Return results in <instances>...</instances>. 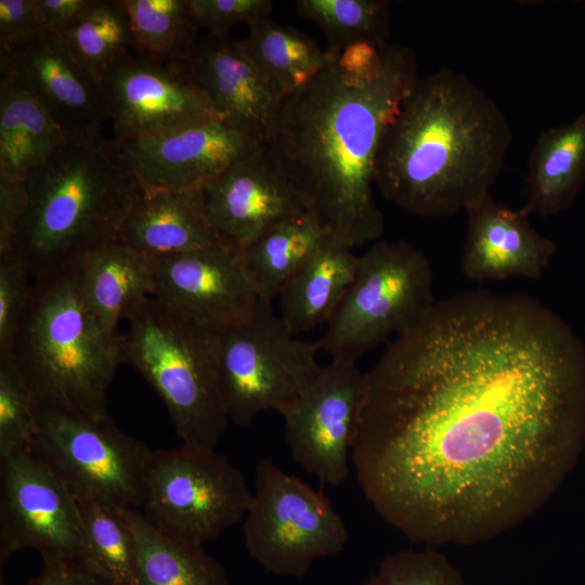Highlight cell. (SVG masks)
<instances>
[{
	"label": "cell",
	"mask_w": 585,
	"mask_h": 585,
	"mask_svg": "<svg viewBox=\"0 0 585 585\" xmlns=\"http://www.w3.org/2000/svg\"><path fill=\"white\" fill-rule=\"evenodd\" d=\"M584 446V344L533 297L472 290L435 302L364 372L351 460L410 542L469 546L536 514Z\"/></svg>",
	"instance_id": "cell-1"
},
{
	"label": "cell",
	"mask_w": 585,
	"mask_h": 585,
	"mask_svg": "<svg viewBox=\"0 0 585 585\" xmlns=\"http://www.w3.org/2000/svg\"><path fill=\"white\" fill-rule=\"evenodd\" d=\"M417 73L410 47H348L283 98L265 142L306 211L351 248L385 231L374 196L376 158Z\"/></svg>",
	"instance_id": "cell-2"
},
{
	"label": "cell",
	"mask_w": 585,
	"mask_h": 585,
	"mask_svg": "<svg viewBox=\"0 0 585 585\" xmlns=\"http://www.w3.org/2000/svg\"><path fill=\"white\" fill-rule=\"evenodd\" d=\"M511 142L503 109L467 75L418 76L382 135L375 186L420 218L466 212L491 195Z\"/></svg>",
	"instance_id": "cell-3"
},
{
	"label": "cell",
	"mask_w": 585,
	"mask_h": 585,
	"mask_svg": "<svg viewBox=\"0 0 585 585\" xmlns=\"http://www.w3.org/2000/svg\"><path fill=\"white\" fill-rule=\"evenodd\" d=\"M28 206L11 252L32 280L117 242L143 188L106 142L65 141L26 178Z\"/></svg>",
	"instance_id": "cell-4"
},
{
	"label": "cell",
	"mask_w": 585,
	"mask_h": 585,
	"mask_svg": "<svg viewBox=\"0 0 585 585\" xmlns=\"http://www.w3.org/2000/svg\"><path fill=\"white\" fill-rule=\"evenodd\" d=\"M8 354L36 408L106 415L108 387L121 361L120 335L95 318L80 292L76 265L32 280Z\"/></svg>",
	"instance_id": "cell-5"
},
{
	"label": "cell",
	"mask_w": 585,
	"mask_h": 585,
	"mask_svg": "<svg viewBox=\"0 0 585 585\" xmlns=\"http://www.w3.org/2000/svg\"><path fill=\"white\" fill-rule=\"evenodd\" d=\"M121 361L164 401L182 445L214 448L225 431L217 329L146 298L126 317Z\"/></svg>",
	"instance_id": "cell-6"
},
{
	"label": "cell",
	"mask_w": 585,
	"mask_h": 585,
	"mask_svg": "<svg viewBox=\"0 0 585 585\" xmlns=\"http://www.w3.org/2000/svg\"><path fill=\"white\" fill-rule=\"evenodd\" d=\"M434 303L426 255L403 239L376 242L358 256L353 281L318 339L321 350L356 363L416 327Z\"/></svg>",
	"instance_id": "cell-7"
},
{
	"label": "cell",
	"mask_w": 585,
	"mask_h": 585,
	"mask_svg": "<svg viewBox=\"0 0 585 585\" xmlns=\"http://www.w3.org/2000/svg\"><path fill=\"white\" fill-rule=\"evenodd\" d=\"M217 334L221 400L229 421L238 426L263 412L286 414L321 366L318 340L297 338L264 298Z\"/></svg>",
	"instance_id": "cell-8"
},
{
	"label": "cell",
	"mask_w": 585,
	"mask_h": 585,
	"mask_svg": "<svg viewBox=\"0 0 585 585\" xmlns=\"http://www.w3.org/2000/svg\"><path fill=\"white\" fill-rule=\"evenodd\" d=\"M252 492L214 448L153 450L138 508L158 530L202 545L244 520Z\"/></svg>",
	"instance_id": "cell-9"
},
{
	"label": "cell",
	"mask_w": 585,
	"mask_h": 585,
	"mask_svg": "<svg viewBox=\"0 0 585 585\" xmlns=\"http://www.w3.org/2000/svg\"><path fill=\"white\" fill-rule=\"evenodd\" d=\"M243 534L262 569L294 578L303 577L317 559L339 554L349 540L330 499L269 458L256 465Z\"/></svg>",
	"instance_id": "cell-10"
},
{
	"label": "cell",
	"mask_w": 585,
	"mask_h": 585,
	"mask_svg": "<svg viewBox=\"0 0 585 585\" xmlns=\"http://www.w3.org/2000/svg\"><path fill=\"white\" fill-rule=\"evenodd\" d=\"M29 450L78 502L139 508L153 450L120 430L108 414L89 416L36 408Z\"/></svg>",
	"instance_id": "cell-11"
},
{
	"label": "cell",
	"mask_w": 585,
	"mask_h": 585,
	"mask_svg": "<svg viewBox=\"0 0 585 585\" xmlns=\"http://www.w3.org/2000/svg\"><path fill=\"white\" fill-rule=\"evenodd\" d=\"M81 536L78 500L29 447L0 458V566L31 548L42 560L76 561Z\"/></svg>",
	"instance_id": "cell-12"
},
{
	"label": "cell",
	"mask_w": 585,
	"mask_h": 585,
	"mask_svg": "<svg viewBox=\"0 0 585 585\" xmlns=\"http://www.w3.org/2000/svg\"><path fill=\"white\" fill-rule=\"evenodd\" d=\"M364 392V372L355 362L321 365L283 415L291 458L321 484L342 485Z\"/></svg>",
	"instance_id": "cell-13"
},
{
	"label": "cell",
	"mask_w": 585,
	"mask_h": 585,
	"mask_svg": "<svg viewBox=\"0 0 585 585\" xmlns=\"http://www.w3.org/2000/svg\"><path fill=\"white\" fill-rule=\"evenodd\" d=\"M262 144L218 116L106 142L144 192L200 190Z\"/></svg>",
	"instance_id": "cell-14"
},
{
	"label": "cell",
	"mask_w": 585,
	"mask_h": 585,
	"mask_svg": "<svg viewBox=\"0 0 585 585\" xmlns=\"http://www.w3.org/2000/svg\"><path fill=\"white\" fill-rule=\"evenodd\" d=\"M29 93L68 141L102 144L108 120L101 84L75 60L62 37L41 31L24 42L0 46V87Z\"/></svg>",
	"instance_id": "cell-15"
},
{
	"label": "cell",
	"mask_w": 585,
	"mask_h": 585,
	"mask_svg": "<svg viewBox=\"0 0 585 585\" xmlns=\"http://www.w3.org/2000/svg\"><path fill=\"white\" fill-rule=\"evenodd\" d=\"M100 84L114 139L155 133L218 116L182 63H161L129 52Z\"/></svg>",
	"instance_id": "cell-16"
},
{
	"label": "cell",
	"mask_w": 585,
	"mask_h": 585,
	"mask_svg": "<svg viewBox=\"0 0 585 585\" xmlns=\"http://www.w3.org/2000/svg\"><path fill=\"white\" fill-rule=\"evenodd\" d=\"M154 261L153 297L216 329L247 317L261 298L242 249L231 244Z\"/></svg>",
	"instance_id": "cell-17"
},
{
	"label": "cell",
	"mask_w": 585,
	"mask_h": 585,
	"mask_svg": "<svg viewBox=\"0 0 585 585\" xmlns=\"http://www.w3.org/2000/svg\"><path fill=\"white\" fill-rule=\"evenodd\" d=\"M200 194L217 235L240 249L281 220L307 212L265 144L204 185Z\"/></svg>",
	"instance_id": "cell-18"
},
{
	"label": "cell",
	"mask_w": 585,
	"mask_h": 585,
	"mask_svg": "<svg viewBox=\"0 0 585 585\" xmlns=\"http://www.w3.org/2000/svg\"><path fill=\"white\" fill-rule=\"evenodd\" d=\"M217 115L265 144L283 94L261 74L229 34H207L182 63Z\"/></svg>",
	"instance_id": "cell-19"
},
{
	"label": "cell",
	"mask_w": 585,
	"mask_h": 585,
	"mask_svg": "<svg viewBox=\"0 0 585 585\" xmlns=\"http://www.w3.org/2000/svg\"><path fill=\"white\" fill-rule=\"evenodd\" d=\"M466 213L461 270L468 280H538L544 274L557 247L533 227L521 208H508L489 195Z\"/></svg>",
	"instance_id": "cell-20"
},
{
	"label": "cell",
	"mask_w": 585,
	"mask_h": 585,
	"mask_svg": "<svg viewBox=\"0 0 585 585\" xmlns=\"http://www.w3.org/2000/svg\"><path fill=\"white\" fill-rule=\"evenodd\" d=\"M117 242L153 260L222 243L208 222L200 190L143 191Z\"/></svg>",
	"instance_id": "cell-21"
},
{
	"label": "cell",
	"mask_w": 585,
	"mask_h": 585,
	"mask_svg": "<svg viewBox=\"0 0 585 585\" xmlns=\"http://www.w3.org/2000/svg\"><path fill=\"white\" fill-rule=\"evenodd\" d=\"M80 292L109 333L155 291V261L121 243L100 246L76 263Z\"/></svg>",
	"instance_id": "cell-22"
},
{
	"label": "cell",
	"mask_w": 585,
	"mask_h": 585,
	"mask_svg": "<svg viewBox=\"0 0 585 585\" xmlns=\"http://www.w3.org/2000/svg\"><path fill=\"white\" fill-rule=\"evenodd\" d=\"M585 184V112L538 135L525 177L528 214L554 217L567 211Z\"/></svg>",
	"instance_id": "cell-23"
},
{
	"label": "cell",
	"mask_w": 585,
	"mask_h": 585,
	"mask_svg": "<svg viewBox=\"0 0 585 585\" xmlns=\"http://www.w3.org/2000/svg\"><path fill=\"white\" fill-rule=\"evenodd\" d=\"M358 256L335 236L312 255L278 296V315L297 335L327 324L353 281Z\"/></svg>",
	"instance_id": "cell-24"
},
{
	"label": "cell",
	"mask_w": 585,
	"mask_h": 585,
	"mask_svg": "<svg viewBox=\"0 0 585 585\" xmlns=\"http://www.w3.org/2000/svg\"><path fill=\"white\" fill-rule=\"evenodd\" d=\"M136 544V585H230L224 567L204 546L186 543L154 526L129 508Z\"/></svg>",
	"instance_id": "cell-25"
},
{
	"label": "cell",
	"mask_w": 585,
	"mask_h": 585,
	"mask_svg": "<svg viewBox=\"0 0 585 585\" xmlns=\"http://www.w3.org/2000/svg\"><path fill=\"white\" fill-rule=\"evenodd\" d=\"M237 42L283 96L301 89L336 60L306 34L270 17L249 25L248 35Z\"/></svg>",
	"instance_id": "cell-26"
},
{
	"label": "cell",
	"mask_w": 585,
	"mask_h": 585,
	"mask_svg": "<svg viewBox=\"0 0 585 585\" xmlns=\"http://www.w3.org/2000/svg\"><path fill=\"white\" fill-rule=\"evenodd\" d=\"M65 141L58 125L29 93L0 87V176L26 180Z\"/></svg>",
	"instance_id": "cell-27"
},
{
	"label": "cell",
	"mask_w": 585,
	"mask_h": 585,
	"mask_svg": "<svg viewBox=\"0 0 585 585\" xmlns=\"http://www.w3.org/2000/svg\"><path fill=\"white\" fill-rule=\"evenodd\" d=\"M333 234L312 214L286 218L242 248L261 298L272 301Z\"/></svg>",
	"instance_id": "cell-28"
},
{
	"label": "cell",
	"mask_w": 585,
	"mask_h": 585,
	"mask_svg": "<svg viewBox=\"0 0 585 585\" xmlns=\"http://www.w3.org/2000/svg\"><path fill=\"white\" fill-rule=\"evenodd\" d=\"M81 536L76 562L108 585H136V544L129 508L78 502Z\"/></svg>",
	"instance_id": "cell-29"
},
{
	"label": "cell",
	"mask_w": 585,
	"mask_h": 585,
	"mask_svg": "<svg viewBox=\"0 0 585 585\" xmlns=\"http://www.w3.org/2000/svg\"><path fill=\"white\" fill-rule=\"evenodd\" d=\"M60 36L99 83L132 49L129 16L121 0H90Z\"/></svg>",
	"instance_id": "cell-30"
},
{
	"label": "cell",
	"mask_w": 585,
	"mask_h": 585,
	"mask_svg": "<svg viewBox=\"0 0 585 585\" xmlns=\"http://www.w3.org/2000/svg\"><path fill=\"white\" fill-rule=\"evenodd\" d=\"M130 22L132 50L161 63H184L197 42L187 0H121Z\"/></svg>",
	"instance_id": "cell-31"
},
{
	"label": "cell",
	"mask_w": 585,
	"mask_h": 585,
	"mask_svg": "<svg viewBox=\"0 0 585 585\" xmlns=\"http://www.w3.org/2000/svg\"><path fill=\"white\" fill-rule=\"evenodd\" d=\"M296 9L320 27L327 41L326 50L335 57L356 43L382 47L389 42V1L298 0Z\"/></svg>",
	"instance_id": "cell-32"
},
{
	"label": "cell",
	"mask_w": 585,
	"mask_h": 585,
	"mask_svg": "<svg viewBox=\"0 0 585 585\" xmlns=\"http://www.w3.org/2000/svg\"><path fill=\"white\" fill-rule=\"evenodd\" d=\"M37 429L36 405L8 354H0V458L27 447Z\"/></svg>",
	"instance_id": "cell-33"
},
{
	"label": "cell",
	"mask_w": 585,
	"mask_h": 585,
	"mask_svg": "<svg viewBox=\"0 0 585 585\" xmlns=\"http://www.w3.org/2000/svg\"><path fill=\"white\" fill-rule=\"evenodd\" d=\"M362 585H466L445 555L425 547L387 555Z\"/></svg>",
	"instance_id": "cell-34"
},
{
	"label": "cell",
	"mask_w": 585,
	"mask_h": 585,
	"mask_svg": "<svg viewBox=\"0 0 585 585\" xmlns=\"http://www.w3.org/2000/svg\"><path fill=\"white\" fill-rule=\"evenodd\" d=\"M32 277L14 252L0 255V354L9 351L28 303Z\"/></svg>",
	"instance_id": "cell-35"
},
{
	"label": "cell",
	"mask_w": 585,
	"mask_h": 585,
	"mask_svg": "<svg viewBox=\"0 0 585 585\" xmlns=\"http://www.w3.org/2000/svg\"><path fill=\"white\" fill-rule=\"evenodd\" d=\"M192 17L199 29L209 34L225 35L238 24L247 27L270 17L271 0H187Z\"/></svg>",
	"instance_id": "cell-36"
},
{
	"label": "cell",
	"mask_w": 585,
	"mask_h": 585,
	"mask_svg": "<svg viewBox=\"0 0 585 585\" xmlns=\"http://www.w3.org/2000/svg\"><path fill=\"white\" fill-rule=\"evenodd\" d=\"M27 206L26 180L0 176V255L12 251Z\"/></svg>",
	"instance_id": "cell-37"
},
{
	"label": "cell",
	"mask_w": 585,
	"mask_h": 585,
	"mask_svg": "<svg viewBox=\"0 0 585 585\" xmlns=\"http://www.w3.org/2000/svg\"><path fill=\"white\" fill-rule=\"evenodd\" d=\"M41 31L36 0H0V46L24 42Z\"/></svg>",
	"instance_id": "cell-38"
},
{
	"label": "cell",
	"mask_w": 585,
	"mask_h": 585,
	"mask_svg": "<svg viewBox=\"0 0 585 585\" xmlns=\"http://www.w3.org/2000/svg\"><path fill=\"white\" fill-rule=\"evenodd\" d=\"M26 585H108L76 561L42 560V570Z\"/></svg>",
	"instance_id": "cell-39"
},
{
	"label": "cell",
	"mask_w": 585,
	"mask_h": 585,
	"mask_svg": "<svg viewBox=\"0 0 585 585\" xmlns=\"http://www.w3.org/2000/svg\"><path fill=\"white\" fill-rule=\"evenodd\" d=\"M90 0H36L43 31L61 35Z\"/></svg>",
	"instance_id": "cell-40"
}]
</instances>
